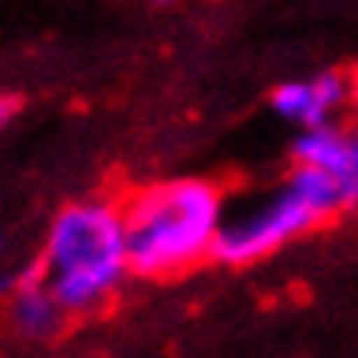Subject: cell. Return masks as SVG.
I'll return each mask as SVG.
<instances>
[{"instance_id": "cell-6", "label": "cell", "mask_w": 358, "mask_h": 358, "mask_svg": "<svg viewBox=\"0 0 358 358\" xmlns=\"http://www.w3.org/2000/svg\"><path fill=\"white\" fill-rule=\"evenodd\" d=\"M67 319L71 315H67L64 303L52 295V287L43 280L40 260H32L28 268H20L8 280V323L24 338H52L64 331Z\"/></svg>"}, {"instance_id": "cell-4", "label": "cell", "mask_w": 358, "mask_h": 358, "mask_svg": "<svg viewBox=\"0 0 358 358\" xmlns=\"http://www.w3.org/2000/svg\"><path fill=\"white\" fill-rule=\"evenodd\" d=\"M272 115L284 118L287 127L319 130L347 122V115L355 110V75L347 71H319L307 79H287L272 91Z\"/></svg>"}, {"instance_id": "cell-1", "label": "cell", "mask_w": 358, "mask_h": 358, "mask_svg": "<svg viewBox=\"0 0 358 358\" xmlns=\"http://www.w3.org/2000/svg\"><path fill=\"white\" fill-rule=\"evenodd\" d=\"M224 213V189L205 178H169L134 189L122 201L130 275L178 280L213 260Z\"/></svg>"}, {"instance_id": "cell-2", "label": "cell", "mask_w": 358, "mask_h": 358, "mask_svg": "<svg viewBox=\"0 0 358 358\" xmlns=\"http://www.w3.org/2000/svg\"><path fill=\"white\" fill-rule=\"evenodd\" d=\"M36 260L67 315H95L130 275L122 201L83 197L64 205Z\"/></svg>"}, {"instance_id": "cell-5", "label": "cell", "mask_w": 358, "mask_h": 358, "mask_svg": "<svg viewBox=\"0 0 358 358\" xmlns=\"http://www.w3.org/2000/svg\"><path fill=\"white\" fill-rule=\"evenodd\" d=\"M292 162L307 169H319L335 185L343 213L358 209V127L355 122H335V127L295 134Z\"/></svg>"}, {"instance_id": "cell-3", "label": "cell", "mask_w": 358, "mask_h": 358, "mask_svg": "<svg viewBox=\"0 0 358 358\" xmlns=\"http://www.w3.org/2000/svg\"><path fill=\"white\" fill-rule=\"evenodd\" d=\"M335 213H343L335 185L319 169L292 166L272 189L256 193L241 205H229L213 260L229 264V268H248L307 236L319 221Z\"/></svg>"}, {"instance_id": "cell-8", "label": "cell", "mask_w": 358, "mask_h": 358, "mask_svg": "<svg viewBox=\"0 0 358 358\" xmlns=\"http://www.w3.org/2000/svg\"><path fill=\"white\" fill-rule=\"evenodd\" d=\"M350 118H355V127H358V75H355V110H350Z\"/></svg>"}, {"instance_id": "cell-7", "label": "cell", "mask_w": 358, "mask_h": 358, "mask_svg": "<svg viewBox=\"0 0 358 358\" xmlns=\"http://www.w3.org/2000/svg\"><path fill=\"white\" fill-rule=\"evenodd\" d=\"M16 110H20V99H16V95H0V130L16 118Z\"/></svg>"}]
</instances>
